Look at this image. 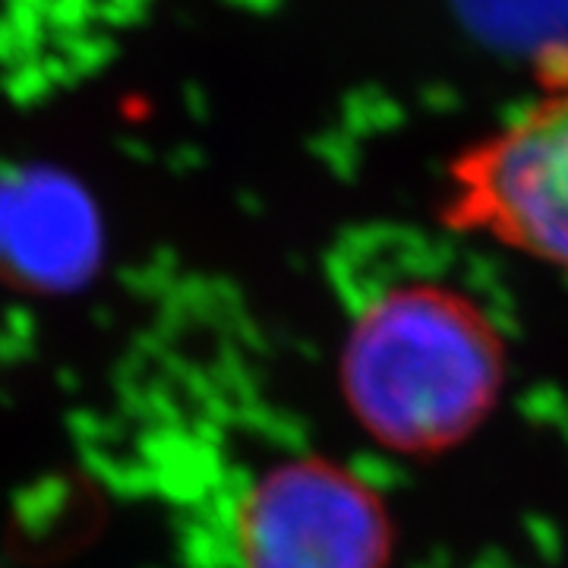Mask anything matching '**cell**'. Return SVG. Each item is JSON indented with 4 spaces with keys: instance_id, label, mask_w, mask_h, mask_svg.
<instances>
[{
    "instance_id": "1",
    "label": "cell",
    "mask_w": 568,
    "mask_h": 568,
    "mask_svg": "<svg viewBox=\"0 0 568 568\" xmlns=\"http://www.w3.org/2000/svg\"><path fill=\"white\" fill-rule=\"evenodd\" d=\"M455 297L410 287L364 313L347 379L357 405L398 439L429 443L484 405L489 357Z\"/></svg>"
},
{
    "instance_id": "2",
    "label": "cell",
    "mask_w": 568,
    "mask_h": 568,
    "mask_svg": "<svg viewBox=\"0 0 568 568\" xmlns=\"http://www.w3.org/2000/svg\"><path fill=\"white\" fill-rule=\"evenodd\" d=\"M448 222L484 231L568 278V80L452 171Z\"/></svg>"
},
{
    "instance_id": "3",
    "label": "cell",
    "mask_w": 568,
    "mask_h": 568,
    "mask_svg": "<svg viewBox=\"0 0 568 568\" xmlns=\"http://www.w3.org/2000/svg\"><path fill=\"white\" fill-rule=\"evenodd\" d=\"M246 568H366V508L320 465L268 474L241 508Z\"/></svg>"
},
{
    "instance_id": "4",
    "label": "cell",
    "mask_w": 568,
    "mask_h": 568,
    "mask_svg": "<svg viewBox=\"0 0 568 568\" xmlns=\"http://www.w3.org/2000/svg\"><path fill=\"white\" fill-rule=\"evenodd\" d=\"M477 22L534 54L547 51L549 70L568 80V0H465Z\"/></svg>"
}]
</instances>
